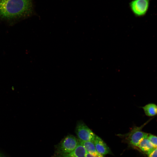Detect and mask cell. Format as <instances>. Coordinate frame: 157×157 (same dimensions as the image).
Segmentation results:
<instances>
[{
    "label": "cell",
    "instance_id": "obj_10",
    "mask_svg": "<svg viewBox=\"0 0 157 157\" xmlns=\"http://www.w3.org/2000/svg\"><path fill=\"white\" fill-rule=\"evenodd\" d=\"M146 115L148 116H155L157 114V106L154 104H149L142 107Z\"/></svg>",
    "mask_w": 157,
    "mask_h": 157
},
{
    "label": "cell",
    "instance_id": "obj_8",
    "mask_svg": "<svg viewBox=\"0 0 157 157\" xmlns=\"http://www.w3.org/2000/svg\"><path fill=\"white\" fill-rule=\"evenodd\" d=\"M80 143L84 147L87 152L94 157H104L97 151L93 142L79 141Z\"/></svg>",
    "mask_w": 157,
    "mask_h": 157
},
{
    "label": "cell",
    "instance_id": "obj_12",
    "mask_svg": "<svg viewBox=\"0 0 157 157\" xmlns=\"http://www.w3.org/2000/svg\"><path fill=\"white\" fill-rule=\"evenodd\" d=\"M148 157H157V147L147 154Z\"/></svg>",
    "mask_w": 157,
    "mask_h": 157
},
{
    "label": "cell",
    "instance_id": "obj_3",
    "mask_svg": "<svg viewBox=\"0 0 157 157\" xmlns=\"http://www.w3.org/2000/svg\"><path fill=\"white\" fill-rule=\"evenodd\" d=\"M145 124H144L139 127H134L126 134L127 139L130 144L138 147L143 139L148 137L149 134L141 131Z\"/></svg>",
    "mask_w": 157,
    "mask_h": 157
},
{
    "label": "cell",
    "instance_id": "obj_11",
    "mask_svg": "<svg viewBox=\"0 0 157 157\" xmlns=\"http://www.w3.org/2000/svg\"><path fill=\"white\" fill-rule=\"evenodd\" d=\"M148 138L150 140L153 146L157 147V137L151 134H149Z\"/></svg>",
    "mask_w": 157,
    "mask_h": 157
},
{
    "label": "cell",
    "instance_id": "obj_5",
    "mask_svg": "<svg viewBox=\"0 0 157 157\" xmlns=\"http://www.w3.org/2000/svg\"><path fill=\"white\" fill-rule=\"evenodd\" d=\"M75 132L80 141L93 142L96 136L92 130L82 121H80L77 123Z\"/></svg>",
    "mask_w": 157,
    "mask_h": 157
},
{
    "label": "cell",
    "instance_id": "obj_7",
    "mask_svg": "<svg viewBox=\"0 0 157 157\" xmlns=\"http://www.w3.org/2000/svg\"><path fill=\"white\" fill-rule=\"evenodd\" d=\"M86 152L85 148L79 141L77 147L73 151L66 154H58L57 157H86Z\"/></svg>",
    "mask_w": 157,
    "mask_h": 157
},
{
    "label": "cell",
    "instance_id": "obj_6",
    "mask_svg": "<svg viewBox=\"0 0 157 157\" xmlns=\"http://www.w3.org/2000/svg\"><path fill=\"white\" fill-rule=\"evenodd\" d=\"M93 142L97 151L100 154L103 155L111 153L109 147L100 138L96 135Z\"/></svg>",
    "mask_w": 157,
    "mask_h": 157
},
{
    "label": "cell",
    "instance_id": "obj_2",
    "mask_svg": "<svg viewBox=\"0 0 157 157\" xmlns=\"http://www.w3.org/2000/svg\"><path fill=\"white\" fill-rule=\"evenodd\" d=\"M78 142L79 141L73 135H67L58 145V154H66L71 153L75 149Z\"/></svg>",
    "mask_w": 157,
    "mask_h": 157
},
{
    "label": "cell",
    "instance_id": "obj_1",
    "mask_svg": "<svg viewBox=\"0 0 157 157\" xmlns=\"http://www.w3.org/2000/svg\"><path fill=\"white\" fill-rule=\"evenodd\" d=\"M32 12V0H0V17L2 18L25 17Z\"/></svg>",
    "mask_w": 157,
    "mask_h": 157
},
{
    "label": "cell",
    "instance_id": "obj_4",
    "mask_svg": "<svg viewBox=\"0 0 157 157\" xmlns=\"http://www.w3.org/2000/svg\"><path fill=\"white\" fill-rule=\"evenodd\" d=\"M151 0H132L129 3L130 8L136 17L145 15L149 9Z\"/></svg>",
    "mask_w": 157,
    "mask_h": 157
},
{
    "label": "cell",
    "instance_id": "obj_13",
    "mask_svg": "<svg viewBox=\"0 0 157 157\" xmlns=\"http://www.w3.org/2000/svg\"><path fill=\"white\" fill-rule=\"evenodd\" d=\"M86 157H94L93 156L87 152L85 154Z\"/></svg>",
    "mask_w": 157,
    "mask_h": 157
},
{
    "label": "cell",
    "instance_id": "obj_9",
    "mask_svg": "<svg viewBox=\"0 0 157 157\" xmlns=\"http://www.w3.org/2000/svg\"><path fill=\"white\" fill-rule=\"evenodd\" d=\"M138 147L140 150L147 155L156 148L147 137L143 139Z\"/></svg>",
    "mask_w": 157,
    "mask_h": 157
},
{
    "label": "cell",
    "instance_id": "obj_14",
    "mask_svg": "<svg viewBox=\"0 0 157 157\" xmlns=\"http://www.w3.org/2000/svg\"><path fill=\"white\" fill-rule=\"evenodd\" d=\"M0 157H5L2 154L0 153Z\"/></svg>",
    "mask_w": 157,
    "mask_h": 157
}]
</instances>
